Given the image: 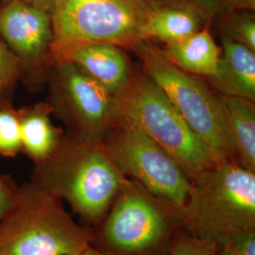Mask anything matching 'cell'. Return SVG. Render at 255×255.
Listing matches in <instances>:
<instances>
[{
	"label": "cell",
	"instance_id": "cell-1",
	"mask_svg": "<svg viewBox=\"0 0 255 255\" xmlns=\"http://www.w3.org/2000/svg\"><path fill=\"white\" fill-rule=\"evenodd\" d=\"M125 179L101 142L65 135L53 154L35 164L30 182L66 201L84 225L94 228L106 216Z\"/></svg>",
	"mask_w": 255,
	"mask_h": 255
},
{
	"label": "cell",
	"instance_id": "cell-2",
	"mask_svg": "<svg viewBox=\"0 0 255 255\" xmlns=\"http://www.w3.org/2000/svg\"><path fill=\"white\" fill-rule=\"evenodd\" d=\"M179 210L182 231L219 248L255 231V172L222 159L191 181Z\"/></svg>",
	"mask_w": 255,
	"mask_h": 255
},
{
	"label": "cell",
	"instance_id": "cell-3",
	"mask_svg": "<svg viewBox=\"0 0 255 255\" xmlns=\"http://www.w3.org/2000/svg\"><path fill=\"white\" fill-rule=\"evenodd\" d=\"M158 0H53L52 40L46 64L67 62L76 50L94 44L133 49Z\"/></svg>",
	"mask_w": 255,
	"mask_h": 255
},
{
	"label": "cell",
	"instance_id": "cell-4",
	"mask_svg": "<svg viewBox=\"0 0 255 255\" xmlns=\"http://www.w3.org/2000/svg\"><path fill=\"white\" fill-rule=\"evenodd\" d=\"M93 241L92 227L78 224L62 200L32 182L18 187L0 220L5 255H80Z\"/></svg>",
	"mask_w": 255,
	"mask_h": 255
},
{
	"label": "cell",
	"instance_id": "cell-5",
	"mask_svg": "<svg viewBox=\"0 0 255 255\" xmlns=\"http://www.w3.org/2000/svg\"><path fill=\"white\" fill-rule=\"evenodd\" d=\"M182 230L179 210L126 178L101 223L95 247L106 255H165Z\"/></svg>",
	"mask_w": 255,
	"mask_h": 255
},
{
	"label": "cell",
	"instance_id": "cell-6",
	"mask_svg": "<svg viewBox=\"0 0 255 255\" xmlns=\"http://www.w3.org/2000/svg\"><path fill=\"white\" fill-rule=\"evenodd\" d=\"M118 120L153 140L182 166L190 180L222 160L198 136L146 73L132 74L118 95Z\"/></svg>",
	"mask_w": 255,
	"mask_h": 255
},
{
	"label": "cell",
	"instance_id": "cell-7",
	"mask_svg": "<svg viewBox=\"0 0 255 255\" xmlns=\"http://www.w3.org/2000/svg\"><path fill=\"white\" fill-rule=\"evenodd\" d=\"M132 50L195 133L221 158L237 161L218 96L206 83L172 64L152 41H144Z\"/></svg>",
	"mask_w": 255,
	"mask_h": 255
},
{
	"label": "cell",
	"instance_id": "cell-8",
	"mask_svg": "<svg viewBox=\"0 0 255 255\" xmlns=\"http://www.w3.org/2000/svg\"><path fill=\"white\" fill-rule=\"evenodd\" d=\"M101 143L126 178L165 204L182 209L191 190V180L153 140L137 128L118 120Z\"/></svg>",
	"mask_w": 255,
	"mask_h": 255
},
{
	"label": "cell",
	"instance_id": "cell-9",
	"mask_svg": "<svg viewBox=\"0 0 255 255\" xmlns=\"http://www.w3.org/2000/svg\"><path fill=\"white\" fill-rule=\"evenodd\" d=\"M50 68L49 104L68 128V136L101 142L118 122V96L73 62Z\"/></svg>",
	"mask_w": 255,
	"mask_h": 255
},
{
	"label": "cell",
	"instance_id": "cell-10",
	"mask_svg": "<svg viewBox=\"0 0 255 255\" xmlns=\"http://www.w3.org/2000/svg\"><path fill=\"white\" fill-rule=\"evenodd\" d=\"M0 34L22 64H46L52 40L51 13L20 2H1Z\"/></svg>",
	"mask_w": 255,
	"mask_h": 255
},
{
	"label": "cell",
	"instance_id": "cell-11",
	"mask_svg": "<svg viewBox=\"0 0 255 255\" xmlns=\"http://www.w3.org/2000/svg\"><path fill=\"white\" fill-rule=\"evenodd\" d=\"M219 95L255 102V52L222 37V49L216 74L207 79Z\"/></svg>",
	"mask_w": 255,
	"mask_h": 255
},
{
	"label": "cell",
	"instance_id": "cell-12",
	"mask_svg": "<svg viewBox=\"0 0 255 255\" xmlns=\"http://www.w3.org/2000/svg\"><path fill=\"white\" fill-rule=\"evenodd\" d=\"M122 49L111 44H94L76 50L67 62L78 64L108 91L118 96L126 89L132 77L127 56Z\"/></svg>",
	"mask_w": 255,
	"mask_h": 255
},
{
	"label": "cell",
	"instance_id": "cell-13",
	"mask_svg": "<svg viewBox=\"0 0 255 255\" xmlns=\"http://www.w3.org/2000/svg\"><path fill=\"white\" fill-rule=\"evenodd\" d=\"M203 23L201 13L191 6L179 0H158L146 16L142 37L166 45L191 36Z\"/></svg>",
	"mask_w": 255,
	"mask_h": 255
},
{
	"label": "cell",
	"instance_id": "cell-14",
	"mask_svg": "<svg viewBox=\"0 0 255 255\" xmlns=\"http://www.w3.org/2000/svg\"><path fill=\"white\" fill-rule=\"evenodd\" d=\"M22 150L35 164L46 161L54 153L64 140V130L53 125L49 103L19 110Z\"/></svg>",
	"mask_w": 255,
	"mask_h": 255
},
{
	"label": "cell",
	"instance_id": "cell-15",
	"mask_svg": "<svg viewBox=\"0 0 255 255\" xmlns=\"http://www.w3.org/2000/svg\"><path fill=\"white\" fill-rule=\"evenodd\" d=\"M237 163L255 172V101L218 95Z\"/></svg>",
	"mask_w": 255,
	"mask_h": 255
},
{
	"label": "cell",
	"instance_id": "cell-16",
	"mask_svg": "<svg viewBox=\"0 0 255 255\" xmlns=\"http://www.w3.org/2000/svg\"><path fill=\"white\" fill-rule=\"evenodd\" d=\"M167 59L186 73L209 79L218 69L221 47L204 26L179 42L166 44L163 49Z\"/></svg>",
	"mask_w": 255,
	"mask_h": 255
},
{
	"label": "cell",
	"instance_id": "cell-17",
	"mask_svg": "<svg viewBox=\"0 0 255 255\" xmlns=\"http://www.w3.org/2000/svg\"><path fill=\"white\" fill-rule=\"evenodd\" d=\"M222 37L231 39L255 52L254 10H235L223 15Z\"/></svg>",
	"mask_w": 255,
	"mask_h": 255
},
{
	"label": "cell",
	"instance_id": "cell-18",
	"mask_svg": "<svg viewBox=\"0 0 255 255\" xmlns=\"http://www.w3.org/2000/svg\"><path fill=\"white\" fill-rule=\"evenodd\" d=\"M22 150L19 112L9 106L0 108V155L15 157Z\"/></svg>",
	"mask_w": 255,
	"mask_h": 255
},
{
	"label": "cell",
	"instance_id": "cell-19",
	"mask_svg": "<svg viewBox=\"0 0 255 255\" xmlns=\"http://www.w3.org/2000/svg\"><path fill=\"white\" fill-rule=\"evenodd\" d=\"M197 9L205 22L235 10H255V0H179Z\"/></svg>",
	"mask_w": 255,
	"mask_h": 255
},
{
	"label": "cell",
	"instance_id": "cell-20",
	"mask_svg": "<svg viewBox=\"0 0 255 255\" xmlns=\"http://www.w3.org/2000/svg\"><path fill=\"white\" fill-rule=\"evenodd\" d=\"M219 250L215 243L192 237L180 230L165 255H218Z\"/></svg>",
	"mask_w": 255,
	"mask_h": 255
},
{
	"label": "cell",
	"instance_id": "cell-21",
	"mask_svg": "<svg viewBox=\"0 0 255 255\" xmlns=\"http://www.w3.org/2000/svg\"><path fill=\"white\" fill-rule=\"evenodd\" d=\"M22 66L14 53L0 42V93L7 91L18 80Z\"/></svg>",
	"mask_w": 255,
	"mask_h": 255
},
{
	"label": "cell",
	"instance_id": "cell-22",
	"mask_svg": "<svg viewBox=\"0 0 255 255\" xmlns=\"http://www.w3.org/2000/svg\"><path fill=\"white\" fill-rule=\"evenodd\" d=\"M18 186L9 176H0V220L15 201Z\"/></svg>",
	"mask_w": 255,
	"mask_h": 255
},
{
	"label": "cell",
	"instance_id": "cell-23",
	"mask_svg": "<svg viewBox=\"0 0 255 255\" xmlns=\"http://www.w3.org/2000/svg\"><path fill=\"white\" fill-rule=\"evenodd\" d=\"M227 245L237 255H255V231L238 235Z\"/></svg>",
	"mask_w": 255,
	"mask_h": 255
},
{
	"label": "cell",
	"instance_id": "cell-24",
	"mask_svg": "<svg viewBox=\"0 0 255 255\" xmlns=\"http://www.w3.org/2000/svg\"><path fill=\"white\" fill-rule=\"evenodd\" d=\"M10 1L24 3L29 6L35 7L37 9L47 11L49 13H51L52 7H53V0H1V2H10Z\"/></svg>",
	"mask_w": 255,
	"mask_h": 255
},
{
	"label": "cell",
	"instance_id": "cell-25",
	"mask_svg": "<svg viewBox=\"0 0 255 255\" xmlns=\"http://www.w3.org/2000/svg\"><path fill=\"white\" fill-rule=\"evenodd\" d=\"M106 255L103 253H101V251H99L98 249H96L95 247H89L88 249H86L82 255Z\"/></svg>",
	"mask_w": 255,
	"mask_h": 255
},
{
	"label": "cell",
	"instance_id": "cell-26",
	"mask_svg": "<svg viewBox=\"0 0 255 255\" xmlns=\"http://www.w3.org/2000/svg\"><path fill=\"white\" fill-rule=\"evenodd\" d=\"M237 255L234 251L231 249V247L229 245H225V246L220 247L219 250V255Z\"/></svg>",
	"mask_w": 255,
	"mask_h": 255
},
{
	"label": "cell",
	"instance_id": "cell-27",
	"mask_svg": "<svg viewBox=\"0 0 255 255\" xmlns=\"http://www.w3.org/2000/svg\"><path fill=\"white\" fill-rule=\"evenodd\" d=\"M0 255H4V253H3V251H2V249L0 248Z\"/></svg>",
	"mask_w": 255,
	"mask_h": 255
}]
</instances>
